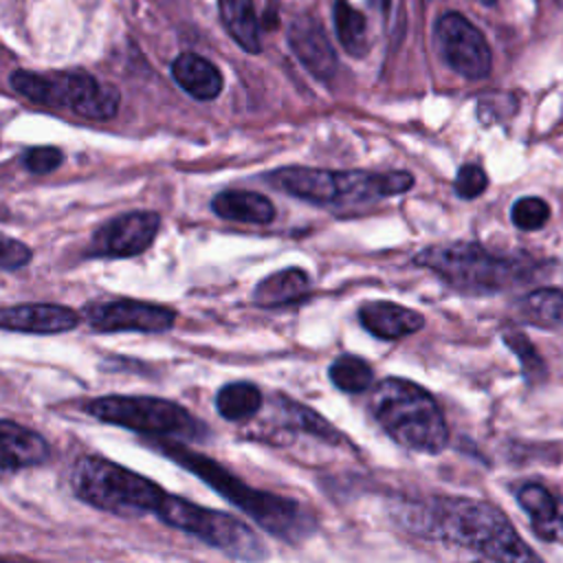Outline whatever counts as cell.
<instances>
[{
	"instance_id": "cell-1",
	"label": "cell",
	"mask_w": 563,
	"mask_h": 563,
	"mask_svg": "<svg viewBox=\"0 0 563 563\" xmlns=\"http://www.w3.org/2000/svg\"><path fill=\"white\" fill-rule=\"evenodd\" d=\"M398 521L409 532L475 550L495 563H543L506 515L479 499L433 497L422 504H405Z\"/></svg>"
},
{
	"instance_id": "cell-2",
	"label": "cell",
	"mask_w": 563,
	"mask_h": 563,
	"mask_svg": "<svg viewBox=\"0 0 563 563\" xmlns=\"http://www.w3.org/2000/svg\"><path fill=\"white\" fill-rule=\"evenodd\" d=\"M152 446L165 453L167 457H172L174 462H178L183 468H187L196 477L205 479L213 490H218L233 506H238L242 512L255 519L266 532L288 543H297L314 532L317 528L314 512L303 504H299L297 499L251 488L216 460L200 455L183 446L180 442L156 438L152 440Z\"/></svg>"
},
{
	"instance_id": "cell-3",
	"label": "cell",
	"mask_w": 563,
	"mask_h": 563,
	"mask_svg": "<svg viewBox=\"0 0 563 563\" xmlns=\"http://www.w3.org/2000/svg\"><path fill=\"white\" fill-rule=\"evenodd\" d=\"M369 413L400 446L418 453H440L449 442L446 420L435 398L405 378H383L369 394Z\"/></svg>"
},
{
	"instance_id": "cell-4",
	"label": "cell",
	"mask_w": 563,
	"mask_h": 563,
	"mask_svg": "<svg viewBox=\"0 0 563 563\" xmlns=\"http://www.w3.org/2000/svg\"><path fill=\"white\" fill-rule=\"evenodd\" d=\"M413 260L418 266L431 268L451 288L468 295L501 292L534 277L530 257L499 255L475 242L433 244Z\"/></svg>"
},
{
	"instance_id": "cell-5",
	"label": "cell",
	"mask_w": 563,
	"mask_h": 563,
	"mask_svg": "<svg viewBox=\"0 0 563 563\" xmlns=\"http://www.w3.org/2000/svg\"><path fill=\"white\" fill-rule=\"evenodd\" d=\"M268 183L277 189L323 207L367 205L387 196L411 189L409 172H332L317 167H279L268 174Z\"/></svg>"
},
{
	"instance_id": "cell-6",
	"label": "cell",
	"mask_w": 563,
	"mask_h": 563,
	"mask_svg": "<svg viewBox=\"0 0 563 563\" xmlns=\"http://www.w3.org/2000/svg\"><path fill=\"white\" fill-rule=\"evenodd\" d=\"M70 488L88 506L119 517L156 512L167 495L156 482L103 455H81L70 468Z\"/></svg>"
},
{
	"instance_id": "cell-7",
	"label": "cell",
	"mask_w": 563,
	"mask_h": 563,
	"mask_svg": "<svg viewBox=\"0 0 563 563\" xmlns=\"http://www.w3.org/2000/svg\"><path fill=\"white\" fill-rule=\"evenodd\" d=\"M154 515H158L163 523L198 537L200 541L224 552L231 559L260 563L268 556L264 539L257 537V532L249 523L235 519L233 515L196 506L194 501L169 493L165 495Z\"/></svg>"
},
{
	"instance_id": "cell-8",
	"label": "cell",
	"mask_w": 563,
	"mask_h": 563,
	"mask_svg": "<svg viewBox=\"0 0 563 563\" xmlns=\"http://www.w3.org/2000/svg\"><path fill=\"white\" fill-rule=\"evenodd\" d=\"M9 81L15 92L35 103L70 108L75 114L90 121L112 119L121 101L114 86L101 84L84 70H59L48 75L15 70Z\"/></svg>"
},
{
	"instance_id": "cell-9",
	"label": "cell",
	"mask_w": 563,
	"mask_h": 563,
	"mask_svg": "<svg viewBox=\"0 0 563 563\" xmlns=\"http://www.w3.org/2000/svg\"><path fill=\"white\" fill-rule=\"evenodd\" d=\"M86 411L108 424L125 427L163 440H202L205 424L185 407L154 396H101L86 402Z\"/></svg>"
},
{
	"instance_id": "cell-10",
	"label": "cell",
	"mask_w": 563,
	"mask_h": 563,
	"mask_svg": "<svg viewBox=\"0 0 563 563\" xmlns=\"http://www.w3.org/2000/svg\"><path fill=\"white\" fill-rule=\"evenodd\" d=\"M435 42L446 66L466 79H484L490 73V48L479 29L462 13L446 11L435 22Z\"/></svg>"
},
{
	"instance_id": "cell-11",
	"label": "cell",
	"mask_w": 563,
	"mask_h": 563,
	"mask_svg": "<svg viewBox=\"0 0 563 563\" xmlns=\"http://www.w3.org/2000/svg\"><path fill=\"white\" fill-rule=\"evenodd\" d=\"M176 317L174 308L141 299H112L84 310V319L99 332H165Z\"/></svg>"
},
{
	"instance_id": "cell-12",
	"label": "cell",
	"mask_w": 563,
	"mask_h": 563,
	"mask_svg": "<svg viewBox=\"0 0 563 563\" xmlns=\"http://www.w3.org/2000/svg\"><path fill=\"white\" fill-rule=\"evenodd\" d=\"M161 229L154 211H128L101 224L90 240L88 253L95 257H132L150 249Z\"/></svg>"
},
{
	"instance_id": "cell-13",
	"label": "cell",
	"mask_w": 563,
	"mask_h": 563,
	"mask_svg": "<svg viewBox=\"0 0 563 563\" xmlns=\"http://www.w3.org/2000/svg\"><path fill=\"white\" fill-rule=\"evenodd\" d=\"M288 44L297 59L321 81H330L336 75L339 59L323 31V26L310 18L299 15L288 29Z\"/></svg>"
},
{
	"instance_id": "cell-14",
	"label": "cell",
	"mask_w": 563,
	"mask_h": 563,
	"mask_svg": "<svg viewBox=\"0 0 563 563\" xmlns=\"http://www.w3.org/2000/svg\"><path fill=\"white\" fill-rule=\"evenodd\" d=\"M79 312L59 303H18L0 308V330L26 334H57L77 328Z\"/></svg>"
},
{
	"instance_id": "cell-15",
	"label": "cell",
	"mask_w": 563,
	"mask_h": 563,
	"mask_svg": "<svg viewBox=\"0 0 563 563\" xmlns=\"http://www.w3.org/2000/svg\"><path fill=\"white\" fill-rule=\"evenodd\" d=\"M51 460L48 440L13 420H0V468L20 471Z\"/></svg>"
},
{
	"instance_id": "cell-16",
	"label": "cell",
	"mask_w": 563,
	"mask_h": 563,
	"mask_svg": "<svg viewBox=\"0 0 563 563\" xmlns=\"http://www.w3.org/2000/svg\"><path fill=\"white\" fill-rule=\"evenodd\" d=\"M517 501L530 515L539 539L563 543V497L552 495L537 482H526L517 488Z\"/></svg>"
},
{
	"instance_id": "cell-17",
	"label": "cell",
	"mask_w": 563,
	"mask_h": 563,
	"mask_svg": "<svg viewBox=\"0 0 563 563\" xmlns=\"http://www.w3.org/2000/svg\"><path fill=\"white\" fill-rule=\"evenodd\" d=\"M361 325L376 339L396 341L418 332L424 325V317L407 306L394 301H367L358 308Z\"/></svg>"
},
{
	"instance_id": "cell-18",
	"label": "cell",
	"mask_w": 563,
	"mask_h": 563,
	"mask_svg": "<svg viewBox=\"0 0 563 563\" xmlns=\"http://www.w3.org/2000/svg\"><path fill=\"white\" fill-rule=\"evenodd\" d=\"M310 295V277L299 266L275 271L253 288V303L260 308H282L299 303Z\"/></svg>"
},
{
	"instance_id": "cell-19",
	"label": "cell",
	"mask_w": 563,
	"mask_h": 563,
	"mask_svg": "<svg viewBox=\"0 0 563 563\" xmlns=\"http://www.w3.org/2000/svg\"><path fill=\"white\" fill-rule=\"evenodd\" d=\"M172 75L187 95L200 101L216 99L222 90V75L218 66L196 53H180L172 62Z\"/></svg>"
},
{
	"instance_id": "cell-20",
	"label": "cell",
	"mask_w": 563,
	"mask_h": 563,
	"mask_svg": "<svg viewBox=\"0 0 563 563\" xmlns=\"http://www.w3.org/2000/svg\"><path fill=\"white\" fill-rule=\"evenodd\" d=\"M211 211L218 218L244 224H268L275 218V205L266 196L244 189L220 191L211 200Z\"/></svg>"
},
{
	"instance_id": "cell-21",
	"label": "cell",
	"mask_w": 563,
	"mask_h": 563,
	"mask_svg": "<svg viewBox=\"0 0 563 563\" xmlns=\"http://www.w3.org/2000/svg\"><path fill=\"white\" fill-rule=\"evenodd\" d=\"M275 402H277V418L282 420L284 429L308 433L328 444L343 442V435L339 433V429L332 422H328L325 418H321L314 409H310L292 398H286V396H277Z\"/></svg>"
},
{
	"instance_id": "cell-22",
	"label": "cell",
	"mask_w": 563,
	"mask_h": 563,
	"mask_svg": "<svg viewBox=\"0 0 563 563\" xmlns=\"http://www.w3.org/2000/svg\"><path fill=\"white\" fill-rule=\"evenodd\" d=\"M220 18L229 35L246 51L260 53V20L253 0H218Z\"/></svg>"
},
{
	"instance_id": "cell-23",
	"label": "cell",
	"mask_w": 563,
	"mask_h": 563,
	"mask_svg": "<svg viewBox=\"0 0 563 563\" xmlns=\"http://www.w3.org/2000/svg\"><path fill=\"white\" fill-rule=\"evenodd\" d=\"M517 310L523 321L537 328H563V290L539 288L519 299Z\"/></svg>"
},
{
	"instance_id": "cell-24",
	"label": "cell",
	"mask_w": 563,
	"mask_h": 563,
	"mask_svg": "<svg viewBox=\"0 0 563 563\" xmlns=\"http://www.w3.org/2000/svg\"><path fill=\"white\" fill-rule=\"evenodd\" d=\"M264 405L260 387L246 380L229 383L218 389L216 394V409L224 420H249L253 418Z\"/></svg>"
},
{
	"instance_id": "cell-25",
	"label": "cell",
	"mask_w": 563,
	"mask_h": 563,
	"mask_svg": "<svg viewBox=\"0 0 563 563\" xmlns=\"http://www.w3.org/2000/svg\"><path fill=\"white\" fill-rule=\"evenodd\" d=\"M332 15H334L336 37L345 48V53L352 57H363L369 48L365 15L358 9H354L347 0H334Z\"/></svg>"
},
{
	"instance_id": "cell-26",
	"label": "cell",
	"mask_w": 563,
	"mask_h": 563,
	"mask_svg": "<svg viewBox=\"0 0 563 563\" xmlns=\"http://www.w3.org/2000/svg\"><path fill=\"white\" fill-rule=\"evenodd\" d=\"M328 374H330V380L334 383V387H339L341 391H347V394H361L374 380V372H372L369 363L356 354L336 356L332 361Z\"/></svg>"
},
{
	"instance_id": "cell-27",
	"label": "cell",
	"mask_w": 563,
	"mask_h": 563,
	"mask_svg": "<svg viewBox=\"0 0 563 563\" xmlns=\"http://www.w3.org/2000/svg\"><path fill=\"white\" fill-rule=\"evenodd\" d=\"M504 341H506V345L517 354L526 380L537 383V380H541V378L545 376L543 358L539 356V352L534 350L532 341H530L526 334H521V332H506V334H504Z\"/></svg>"
},
{
	"instance_id": "cell-28",
	"label": "cell",
	"mask_w": 563,
	"mask_h": 563,
	"mask_svg": "<svg viewBox=\"0 0 563 563\" xmlns=\"http://www.w3.org/2000/svg\"><path fill=\"white\" fill-rule=\"evenodd\" d=\"M510 218H512V224L521 231H537L541 229L548 218H550V207L543 198H537V196H526V198H519L512 209H510Z\"/></svg>"
},
{
	"instance_id": "cell-29",
	"label": "cell",
	"mask_w": 563,
	"mask_h": 563,
	"mask_svg": "<svg viewBox=\"0 0 563 563\" xmlns=\"http://www.w3.org/2000/svg\"><path fill=\"white\" fill-rule=\"evenodd\" d=\"M488 187V176L479 165H462L455 176V194L464 200L477 198Z\"/></svg>"
},
{
	"instance_id": "cell-30",
	"label": "cell",
	"mask_w": 563,
	"mask_h": 563,
	"mask_svg": "<svg viewBox=\"0 0 563 563\" xmlns=\"http://www.w3.org/2000/svg\"><path fill=\"white\" fill-rule=\"evenodd\" d=\"M31 257H33V251L24 242L0 233V268L4 271L22 268L31 262Z\"/></svg>"
},
{
	"instance_id": "cell-31",
	"label": "cell",
	"mask_w": 563,
	"mask_h": 563,
	"mask_svg": "<svg viewBox=\"0 0 563 563\" xmlns=\"http://www.w3.org/2000/svg\"><path fill=\"white\" fill-rule=\"evenodd\" d=\"M22 161L31 174H48L62 165L64 154L57 147H31L24 152Z\"/></svg>"
},
{
	"instance_id": "cell-32",
	"label": "cell",
	"mask_w": 563,
	"mask_h": 563,
	"mask_svg": "<svg viewBox=\"0 0 563 563\" xmlns=\"http://www.w3.org/2000/svg\"><path fill=\"white\" fill-rule=\"evenodd\" d=\"M0 563H33V561H24V559H2V556H0Z\"/></svg>"
},
{
	"instance_id": "cell-33",
	"label": "cell",
	"mask_w": 563,
	"mask_h": 563,
	"mask_svg": "<svg viewBox=\"0 0 563 563\" xmlns=\"http://www.w3.org/2000/svg\"><path fill=\"white\" fill-rule=\"evenodd\" d=\"M376 2H378V7H380L383 11H387V9H389V2H391V0H376Z\"/></svg>"
},
{
	"instance_id": "cell-34",
	"label": "cell",
	"mask_w": 563,
	"mask_h": 563,
	"mask_svg": "<svg viewBox=\"0 0 563 563\" xmlns=\"http://www.w3.org/2000/svg\"><path fill=\"white\" fill-rule=\"evenodd\" d=\"M479 2H482V4H495L497 0H479Z\"/></svg>"
}]
</instances>
